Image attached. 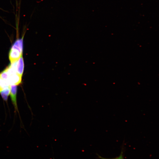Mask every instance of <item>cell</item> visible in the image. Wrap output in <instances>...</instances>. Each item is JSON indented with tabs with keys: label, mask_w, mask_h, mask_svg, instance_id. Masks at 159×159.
Returning a JSON list of instances; mask_svg holds the SVG:
<instances>
[{
	"label": "cell",
	"mask_w": 159,
	"mask_h": 159,
	"mask_svg": "<svg viewBox=\"0 0 159 159\" xmlns=\"http://www.w3.org/2000/svg\"><path fill=\"white\" fill-rule=\"evenodd\" d=\"M99 158L101 159H124V158L122 155V152L119 156L115 158H106L102 157L99 155H98Z\"/></svg>",
	"instance_id": "obj_6"
},
{
	"label": "cell",
	"mask_w": 159,
	"mask_h": 159,
	"mask_svg": "<svg viewBox=\"0 0 159 159\" xmlns=\"http://www.w3.org/2000/svg\"><path fill=\"white\" fill-rule=\"evenodd\" d=\"M10 87V94L12 103L15 110H17L18 108L16 101L17 85H11Z\"/></svg>",
	"instance_id": "obj_3"
},
{
	"label": "cell",
	"mask_w": 159,
	"mask_h": 159,
	"mask_svg": "<svg viewBox=\"0 0 159 159\" xmlns=\"http://www.w3.org/2000/svg\"><path fill=\"white\" fill-rule=\"evenodd\" d=\"M22 55V53L16 49L11 48L9 53V58L11 63L17 61Z\"/></svg>",
	"instance_id": "obj_2"
},
{
	"label": "cell",
	"mask_w": 159,
	"mask_h": 159,
	"mask_svg": "<svg viewBox=\"0 0 159 159\" xmlns=\"http://www.w3.org/2000/svg\"><path fill=\"white\" fill-rule=\"evenodd\" d=\"M24 68V64L22 55L17 61L16 65V71L17 73L22 77Z\"/></svg>",
	"instance_id": "obj_4"
},
{
	"label": "cell",
	"mask_w": 159,
	"mask_h": 159,
	"mask_svg": "<svg viewBox=\"0 0 159 159\" xmlns=\"http://www.w3.org/2000/svg\"><path fill=\"white\" fill-rule=\"evenodd\" d=\"M11 48L16 49L23 52V37L16 40L12 46Z\"/></svg>",
	"instance_id": "obj_5"
},
{
	"label": "cell",
	"mask_w": 159,
	"mask_h": 159,
	"mask_svg": "<svg viewBox=\"0 0 159 159\" xmlns=\"http://www.w3.org/2000/svg\"><path fill=\"white\" fill-rule=\"evenodd\" d=\"M6 69L8 74L6 82L9 85H18L20 84L22 77L17 73L15 68L10 64Z\"/></svg>",
	"instance_id": "obj_1"
}]
</instances>
